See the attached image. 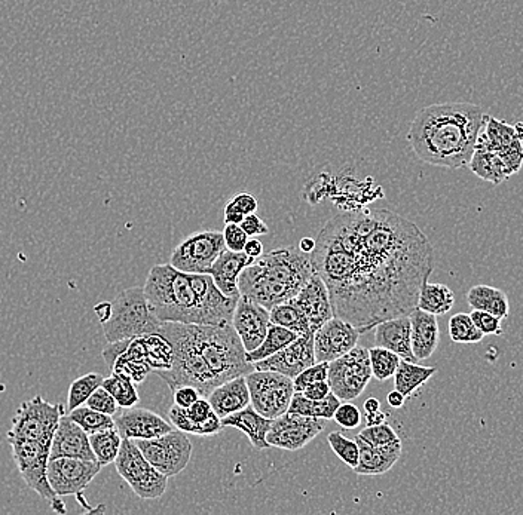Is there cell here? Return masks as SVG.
I'll return each mask as SVG.
<instances>
[{"mask_svg": "<svg viewBox=\"0 0 523 515\" xmlns=\"http://www.w3.org/2000/svg\"><path fill=\"white\" fill-rule=\"evenodd\" d=\"M360 449L358 464L354 472L358 475H382L388 472L402 456V442L391 446H373L355 438Z\"/></svg>", "mask_w": 523, "mask_h": 515, "instance_id": "cell-25", "label": "cell"}, {"mask_svg": "<svg viewBox=\"0 0 523 515\" xmlns=\"http://www.w3.org/2000/svg\"><path fill=\"white\" fill-rule=\"evenodd\" d=\"M246 380L250 404L259 415L274 420L287 413L294 395L293 378L272 370H253Z\"/></svg>", "mask_w": 523, "mask_h": 515, "instance_id": "cell-9", "label": "cell"}, {"mask_svg": "<svg viewBox=\"0 0 523 515\" xmlns=\"http://www.w3.org/2000/svg\"><path fill=\"white\" fill-rule=\"evenodd\" d=\"M437 373L436 367H424L412 361L400 360L399 367L394 373V389L403 394L404 397H412L418 389Z\"/></svg>", "mask_w": 523, "mask_h": 515, "instance_id": "cell-29", "label": "cell"}, {"mask_svg": "<svg viewBox=\"0 0 523 515\" xmlns=\"http://www.w3.org/2000/svg\"><path fill=\"white\" fill-rule=\"evenodd\" d=\"M302 395L309 398V400H324L329 397L332 394L331 385L327 380H322V382H316L303 389Z\"/></svg>", "mask_w": 523, "mask_h": 515, "instance_id": "cell-55", "label": "cell"}, {"mask_svg": "<svg viewBox=\"0 0 523 515\" xmlns=\"http://www.w3.org/2000/svg\"><path fill=\"white\" fill-rule=\"evenodd\" d=\"M269 319L272 324L281 325L285 329H289L298 336L309 333L312 332L308 323L307 315L303 314L301 306L298 305L296 299L283 301L280 305L274 306L269 310Z\"/></svg>", "mask_w": 523, "mask_h": 515, "instance_id": "cell-34", "label": "cell"}, {"mask_svg": "<svg viewBox=\"0 0 523 515\" xmlns=\"http://www.w3.org/2000/svg\"><path fill=\"white\" fill-rule=\"evenodd\" d=\"M468 168L483 182L492 183L496 186L509 178L507 169L496 152L474 151L468 162Z\"/></svg>", "mask_w": 523, "mask_h": 515, "instance_id": "cell-33", "label": "cell"}, {"mask_svg": "<svg viewBox=\"0 0 523 515\" xmlns=\"http://www.w3.org/2000/svg\"><path fill=\"white\" fill-rule=\"evenodd\" d=\"M57 457L96 461L90 444V435L74 420L70 419L69 415L61 416L60 424L51 441L50 459Z\"/></svg>", "mask_w": 523, "mask_h": 515, "instance_id": "cell-19", "label": "cell"}, {"mask_svg": "<svg viewBox=\"0 0 523 515\" xmlns=\"http://www.w3.org/2000/svg\"><path fill=\"white\" fill-rule=\"evenodd\" d=\"M386 402H388V404H390L393 409H400V407H403L404 402H406V397H404L403 394L399 393L397 389H394L393 393L388 394Z\"/></svg>", "mask_w": 523, "mask_h": 515, "instance_id": "cell-61", "label": "cell"}, {"mask_svg": "<svg viewBox=\"0 0 523 515\" xmlns=\"http://www.w3.org/2000/svg\"><path fill=\"white\" fill-rule=\"evenodd\" d=\"M115 425L121 437L129 440H149L175 429L171 422H167L164 417L156 415L155 411L136 407L124 409L120 417L115 419Z\"/></svg>", "mask_w": 523, "mask_h": 515, "instance_id": "cell-20", "label": "cell"}, {"mask_svg": "<svg viewBox=\"0 0 523 515\" xmlns=\"http://www.w3.org/2000/svg\"><path fill=\"white\" fill-rule=\"evenodd\" d=\"M314 246H316V239H312V238H302L299 242V250L307 253V254H311Z\"/></svg>", "mask_w": 523, "mask_h": 515, "instance_id": "cell-62", "label": "cell"}, {"mask_svg": "<svg viewBox=\"0 0 523 515\" xmlns=\"http://www.w3.org/2000/svg\"><path fill=\"white\" fill-rule=\"evenodd\" d=\"M312 275L311 255L299 250V246L277 248L263 253L241 272L239 294L271 310L298 296Z\"/></svg>", "mask_w": 523, "mask_h": 515, "instance_id": "cell-5", "label": "cell"}, {"mask_svg": "<svg viewBox=\"0 0 523 515\" xmlns=\"http://www.w3.org/2000/svg\"><path fill=\"white\" fill-rule=\"evenodd\" d=\"M309 255L335 316L360 334L417 309L419 290L434 269L428 238L390 210L336 215L320 230Z\"/></svg>", "mask_w": 523, "mask_h": 515, "instance_id": "cell-1", "label": "cell"}, {"mask_svg": "<svg viewBox=\"0 0 523 515\" xmlns=\"http://www.w3.org/2000/svg\"><path fill=\"white\" fill-rule=\"evenodd\" d=\"M243 219H244V215H241V213H238V211L235 210V208H232V207H230V204H226V207H225V224H228V223L239 224V223H241V222H243Z\"/></svg>", "mask_w": 523, "mask_h": 515, "instance_id": "cell-58", "label": "cell"}, {"mask_svg": "<svg viewBox=\"0 0 523 515\" xmlns=\"http://www.w3.org/2000/svg\"><path fill=\"white\" fill-rule=\"evenodd\" d=\"M69 417L74 420L81 428L91 435V433H100L105 429L115 428V419L113 416L105 415L100 411L92 410L90 407L79 406L78 409L69 411Z\"/></svg>", "mask_w": 523, "mask_h": 515, "instance_id": "cell-39", "label": "cell"}, {"mask_svg": "<svg viewBox=\"0 0 523 515\" xmlns=\"http://www.w3.org/2000/svg\"><path fill=\"white\" fill-rule=\"evenodd\" d=\"M449 336L452 342L464 343V345L482 342L485 339V334L476 327L470 314H464V312L455 314L449 319Z\"/></svg>", "mask_w": 523, "mask_h": 515, "instance_id": "cell-40", "label": "cell"}, {"mask_svg": "<svg viewBox=\"0 0 523 515\" xmlns=\"http://www.w3.org/2000/svg\"><path fill=\"white\" fill-rule=\"evenodd\" d=\"M363 407H364V411H366V413H372V411H378L381 409V402H379L378 398L371 397L364 402V406Z\"/></svg>", "mask_w": 523, "mask_h": 515, "instance_id": "cell-63", "label": "cell"}, {"mask_svg": "<svg viewBox=\"0 0 523 515\" xmlns=\"http://www.w3.org/2000/svg\"><path fill=\"white\" fill-rule=\"evenodd\" d=\"M115 468L140 499H160L166 493L168 477L147 462L134 440L122 438Z\"/></svg>", "mask_w": 523, "mask_h": 515, "instance_id": "cell-8", "label": "cell"}, {"mask_svg": "<svg viewBox=\"0 0 523 515\" xmlns=\"http://www.w3.org/2000/svg\"><path fill=\"white\" fill-rule=\"evenodd\" d=\"M8 441L24 483L35 490L42 499L50 502L52 510L59 514H65V503L60 496H57L48 481L51 446L32 441V440H23V438H8Z\"/></svg>", "mask_w": 523, "mask_h": 515, "instance_id": "cell-7", "label": "cell"}, {"mask_svg": "<svg viewBox=\"0 0 523 515\" xmlns=\"http://www.w3.org/2000/svg\"><path fill=\"white\" fill-rule=\"evenodd\" d=\"M465 299L472 309L487 310L501 319L507 318L509 315V299L500 288L489 287L483 284L474 285L468 290Z\"/></svg>", "mask_w": 523, "mask_h": 515, "instance_id": "cell-28", "label": "cell"}, {"mask_svg": "<svg viewBox=\"0 0 523 515\" xmlns=\"http://www.w3.org/2000/svg\"><path fill=\"white\" fill-rule=\"evenodd\" d=\"M253 261L254 259L248 257L244 251L235 253L226 248L215 261L208 274L212 275L213 281L225 296L238 299L241 296L238 290L239 275Z\"/></svg>", "mask_w": 523, "mask_h": 515, "instance_id": "cell-23", "label": "cell"}, {"mask_svg": "<svg viewBox=\"0 0 523 515\" xmlns=\"http://www.w3.org/2000/svg\"><path fill=\"white\" fill-rule=\"evenodd\" d=\"M327 373H329V363L312 364L293 378L294 393H302L303 389L312 383L327 380Z\"/></svg>", "mask_w": 523, "mask_h": 515, "instance_id": "cell-45", "label": "cell"}, {"mask_svg": "<svg viewBox=\"0 0 523 515\" xmlns=\"http://www.w3.org/2000/svg\"><path fill=\"white\" fill-rule=\"evenodd\" d=\"M239 226L246 230V233H247L250 238L262 237V235H267V233L269 232L267 223H265L256 213L246 215L243 222L239 223Z\"/></svg>", "mask_w": 523, "mask_h": 515, "instance_id": "cell-53", "label": "cell"}, {"mask_svg": "<svg viewBox=\"0 0 523 515\" xmlns=\"http://www.w3.org/2000/svg\"><path fill=\"white\" fill-rule=\"evenodd\" d=\"M223 239H225V246L228 250L235 251V253H241L244 251L246 242L248 241V235L246 233L239 224L228 223L223 229Z\"/></svg>", "mask_w": 523, "mask_h": 515, "instance_id": "cell-51", "label": "cell"}, {"mask_svg": "<svg viewBox=\"0 0 523 515\" xmlns=\"http://www.w3.org/2000/svg\"><path fill=\"white\" fill-rule=\"evenodd\" d=\"M470 316L473 319L476 327L485 334V338L487 336H501L503 334V327H501V321L503 319L498 318L496 315L489 314L487 310L473 309Z\"/></svg>", "mask_w": 523, "mask_h": 515, "instance_id": "cell-48", "label": "cell"}, {"mask_svg": "<svg viewBox=\"0 0 523 515\" xmlns=\"http://www.w3.org/2000/svg\"><path fill=\"white\" fill-rule=\"evenodd\" d=\"M298 339V334L293 333L292 330L285 329L281 325L269 324L267 336L263 339V342L253 349V351L246 352V360L250 364H254L257 361L265 360L268 356L274 355L277 352L281 351L283 347H287L290 343Z\"/></svg>", "mask_w": 523, "mask_h": 515, "instance_id": "cell-35", "label": "cell"}, {"mask_svg": "<svg viewBox=\"0 0 523 515\" xmlns=\"http://www.w3.org/2000/svg\"><path fill=\"white\" fill-rule=\"evenodd\" d=\"M189 417L195 425V435H201L202 437V424L206 422L210 416H212L213 407L207 398L201 397L197 402H193L192 406L186 409Z\"/></svg>", "mask_w": 523, "mask_h": 515, "instance_id": "cell-50", "label": "cell"}, {"mask_svg": "<svg viewBox=\"0 0 523 515\" xmlns=\"http://www.w3.org/2000/svg\"><path fill=\"white\" fill-rule=\"evenodd\" d=\"M371 378L372 367L366 347H353L348 354L329 363L327 382L340 402H353L360 397Z\"/></svg>", "mask_w": 523, "mask_h": 515, "instance_id": "cell-11", "label": "cell"}, {"mask_svg": "<svg viewBox=\"0 0 523 515\" xmlns=\"http://www.w3.org/2000/svg\"><path fill=\"white\" fill-rule=\"evenodd\" d=\"M230 324L241 339L246 352L253 351L267 336L271 324L269 310L248 297L239 296Z\"/></svg>", "mask_w": 523, "mask_h": 515, "instance_id": "cell-18", "label": "cell"}, {"mask_svg": "<svg viewBox=\"0 0 523 515\" xmlns=\"http://www.w3.org/2000/svg\"><path fill=\"white\" fill-rule=\"evenodd\" d=\"M244 253L252 259H257V257L263 254V244L257 238H252V239L248 238V241L246 242V246H244Z\"/></svg>", "mask_w": 523, "mask_h": 515, "instance_id": "cell-57", "label": "cell"}, {"mask_svg": "<svg viewBox=\"0 0 523 515\" xmlns=\"http://www.w3.org/2000/svg\"><path fill=\"white\" fill-rule=\"evenodd\" d=\"M111 301H101V303H98V305L94 308L97 316H98V321H100V324L103 321H106V319L109 318V315H111Z\"/></svg>", "mask_w": 523, "mask_h": 515, "instance_id": "cell-59", "label": "cell"}, {"mask_svg": "<svg viewBox=\"0 0 523 515\" xmlns=\"http://www.w3.org/2000/svg\"><path fill=\"white\" fill-rule=\"evenodd\" d=\"M294 299L303 314L307 315L312 332L320 329L324 323L335 316L326 284L323 283V279L316 272Z\"/></svg>", "mask_w": 523, "mask_h": 515, "instance_id": "cell-21", "label": "cell"}, {"mask_svg": "<svg viewBox=\"0 0 523 515\" xmlns=\"http://www.w3.org/2000/svg\"><path fill=\"white\" fill-rule=\"evenodd\" d=\"M455 305V294L445 284L425 283L419 290L418 309L425 310L428 314L445 315Z\"/></svg>", "mask_w": 523, "mask_h": 515, "instance_id": "cell-32", "label": "cell"}, {"mask_svg": "<svg viewBox=\"0 0 523 515\" xmlns=\"http://www.w3.org/2000/svg\"><path fill=\"white\" fill-rule=\"evenodd\" d=\"M129 342H131V340H120V342L109 343V347H105V351H103V358H105V361H106V364L109 365V367H112L113 363H115L116 358L127 349Z\"/></svg>", "mask_w": 523, "mask_h": 515, "instance_id": "cell-56", "label": "cell"}, {"mask_svg": "<svg viewBox=\"0 0 523 515\" xmlns=\"http://www.w3.org/2000/svg\"><path fill=\"white\" fill-rule=\"evenodd\" d=\"M340 400L332 393L324 400H309L301 393H294L292 402L289 406V413L296 415L311 416V417H320V419H333L336 409L340 407Z\"/></svg>", "mask_w": 523, "mask_h": 515, "instance_id": "cell-36", "label": "cell"}, {"mask_svg": "<svg viewBox=\"0 0 523 515\" xmlns=\"http://www.w3.org/2000/svg\"><path fill=\"white\" fill-rule=\"evenodd\" d=\"M143 292L156 318L182 324H230L239 299L225 296L212 275L186 274L170 263L152 268Z\"/></svg>", "mask_w": 523, "mask_h": 515, "instance_id": "cell-3", "label": "cell"}, {"mask_svg": "<svg viewBox=\"0 0 523 515\" xmlns=\"http://www.w3.org/2000/svg\"><path fill=\"white\" fill-rule=\"evenodd\" d=\"M111 303V315L101 323L103 333L109 343L158 333L162 325V321L156 318L149 308L143 287L124 290Z\"/></svg>", "mask_w": 523, "mask_h": 515, "instance_id": "cell-6", "label": "cell"}, {"mask_svg": "<svg viewBox=\"0 0 523 515\" xmlns=\"http://www.w3.org/2000/svg\"><path fill=\"white\" fill-rule=\"evenodd\" d=\"M386 415L381 410L372 411V413H366V426H375V425H381L386 422Z\"/></svg>", "mask_w": 523, "mask_h": 515, "instance_id": "cell-60", "label": "cell"}, {"mask_svg": "<svg viewBox=\"0 0 523 515\" xmlns=\"http://www.w3.org/2000/svg\"><path fill=\"white\" fill-rule=\"evenodd\" d=\"M90 444H91L96 461L101 466L111 465V464H115L116 456L120 453L122 437H121L120 431L115 426V428L105 429L100 433H91L90 435Z\"/></svg>", "mask_w": 523, "mask_h": 515, "instance_id": "cell-37", "label": "cell"}, {"mask_svg": "<svg viewBox=\"0 0 523 515\" xmlns=\"http://www.w3.org/2000/svg\"><path fill=\"white\" fill-rule=\"evenodd\" d=\"M101 468L97 461L57 457L48 462V481L57 496L79 495L96 479Z\"/></svg>", "mask_w": 523, "mask_h": 515, "instance_id": "cell-15", "label": "cell"}, {"mask_svg": "<svg viewBox=\"0 0 523 515\" xmlns=\"http://www.w3.org/2000/svg\"><path fill=\"white\" fill-rule=\"evenodd\" d=\"M513 128L514 133H516V137H518L520 142H523V122L514 123Z\"/></svg>", "mask_w": 523, "mask_h": 515, "instance_id": "cell-64", "label": "cell"}, {"mask_svg": "<svg viewBox=\"0 0 523 515\" xmlns=\"http://www.w3.org/2000/svg\"><path fill=\"white\" fill-rule=\"evenodd\" d=\"M360 332L348 321L333 316L314 332V352L317 363H331L357 347Z\"/></svg>", "mask_w": 523, "mask_h": 515, "instance_id": "cell-16", "label": "cell"}, {"mask_svg": "<svg viewBox=\"0 0 523 515\" xmlns=\"http://www.w3.org/2000/svg\"><path fill=\"white\" fill-rule=\"evenodd\" d=\"M101 386L106 388L113 395L118 406L122 407V409L136 407L140 402V395H138L136 383L125 374L112 373L109 378H103Z\"/></svg>", "mask_w": 523, "mask_h": 515, "instance_id": "cell-38", "label": "cell"}, {"mask_svg": "<svg viewBox=\"0 0 523 515\" xmlns=\"http://www.w3.org/2000/svg\"><path fill=\"white\" fill-rule=\"evenodd\" d=\"M143 456L155 470L168 479L179 475L192 457V444L183 431L173 429L170 433L149 440H134Z\"/></svg>", "mask_w": 523, "mask_h": 515, "instance_id": "cell-12", "label": "cell"}, {"mask_svg": "<svg viewBox=\"0 0 523 515\" xmlns=\"http://www.w3.org/2000/svg\"><path fill=\"white\" fill-rule=\"evenodd\" d=\"M142 342L144 360L156 374L167 371L173 365V347L161 333H149L138 336Z\"/></svg>", "mask_w": 523, "mask_h": 515, "instance_id": "cell-31", "label": "cell"}, {"mask_svg": "<svg viewBox=\"0 0 523 515\" xmlns=\"http://www.w3.org/2000/svg\"><path fill=\"white\" fill-rule=\"evenodd\" d=\"M333 420L336 424L340 425L345 429H355L362 424V411L358 407L354 406L351 402H340V407L336 409Z\"/></svg>", "mask_w": 523, "mask_h": 515, "instance_id": "cell-49", "label": "cell"}, {"mask_svg": "<svg viewBox=\"0 0 523 515\" xmlns=\"http://www.w3.org/2000/svg\"><path fill=\"white\" fill-rule=\"evenodd\" d=\"M63 409L61 404L45 402L41 395L21 402L12 417L8 438H23L51 446L61 416L65 415Z\"/></svg>", "mask_w": 523, "mask_h": 515, "instance_id": "cell-10", "label": "cell"}, {"mask_svg": "<svg viewBox=\"0 0 523 515\" xmlns=\"http://www.w3.org/2000/svg\"><path fill=\"white\" fill-rule=\"evenodd\" d=\"M412 325L409 315L381 321L375 327L377 347L394 352L402 360L417 361L412 351Z\"/></svg>", "mask_w": 523, "mask_h": 515, "instance_id": "cell-22", "label": "cell"}, {"mask_svg": "<svg viewBox=\"0 0 523 515\" xmlns=\"http://www.w3.org/2000/svg\"><path fill=\"white\" fill-rule=\"evenodd\" d=\"M207 400L221 419L232 415L235 411L243 410L250 406V391H248L246 376H238L222 383L221 386L213 389V393L207 397Z\"/></svg>", "mask_w": 523, "mask_h": 515, "instance_id": "cell-26", "label": "cell"}, {"mask_svg": "<svg viewBox=\"0 0 523 515\" xmlns=\"http://www.w3.org/2000/svg\"><path fill=\"white\" fill-rule=\"evenodd\" d=\"M316 352H314V332L298 336L296 340L283 347L274 355L265 360L257 361L253 364L254 370H272L277 373L285 374L287 378H294L303 370L316 364Z\"/></svg>", "mask_w": 523, "mask_h": 515, "instance_id": "cell-17", "label": "cell"}, {"mask_svg": "<svg viewBox=\"0 0 523 515\" xmlns=\"http://www.w3.org/2000/svg\"><path fill=\"white\" fill-rule=\"evenodd\" d=\"M173 393H175L176 406L183 407V409H189L193 402L201 398L197 389L192 388V386H180V388L175 389Z\"/></svg>", "mask_w": 523, "mask_h": 515, "instance_id": "cell-54", "label": "cell"}, {"mask_svg": "<svg viewBox=\"0 0 523 515\" xmlns=\"http://www.w3.org/2000/svg\"><path fill=\"white\" fill-rule=\"evenodd\" d=\"M519 140L514 133V128L504 121L488 114L487 123L480 129L474 151L500 152L510 143Z\"/></svg>", "mask_w": 523, "mask_h": 515, "instance_id": "cell-30", "label": "cell"}, {"mask_svg": "<svg viewBox=\"0 0 523 515\" xmlns=\"http://www.w3.org/2000/svg\"><path fill=\"white\" fill-rule=\"evenodd\" d=\"M271 424L272 420L259 415L253 409L252 404L243 410L235 411L232 415L222 417L223 428L230 426V428L239 429L241 433L247 435L250 444L257 450H265L271 447L267 441V433L271 428Z\"/></svg>", "mask_w": 523, "mask_h": 515, "instance_id": "cell-27", "label": "cell"}, {"mask_svg": "<svg viewBox=\"0 0 523 515\" xmlns=\"http://www.w3.org/2000/svg\"><path fill=\"white\" fill-rule=\"evenodd\" d=\"M85 406L90 407L92 410L100 411V413L109 416H115L116 411L120 409L113 395L103 386L97 388L91 394V397L88 398Z\"/></svg>", "mask_w": 523, "mask_h": 515, "instance_id": "cell-46", "label": "cell"}, {"mask_svg": "<svg viewBox=\"0 0 523 515\" xmlns=\"http://www.w3.org/2000/svg\"><path fill=\"white\" fill-rule=\"evenodd\" d=\"M369 358H371L372 376L378 378L379 382H386L388 378H393L395 370L399 367L400 360H402L394 352L388 351L386 347H381L369 349Z\"/></svg>", "mask_w": 523, "mask_h": 515, "instance_id": "cell-42", "label": "cell"}, {"mask_svg": "<svg viewBox=\"0 0 523 515\" xmlns=\"http://www.w3.org/2000/svg\"><path fill=\"white\" fill-rule=\"evenodd\" d=\"M488 114L467 101L439 103L418 112L408 142L418 160L441 168L468 167Z\"/></svg>", "mask_w": 523, "mask_h": 515, "instance_id": "cell-4", "label": "cell"}, {"mask_svg": "<svg viewBox=\"0 0 523 515\" xmlns=\"http://www.w3.org/2000/svg\"><path fill=\"white\" fill-rule=\"evenodd\" d=\"M158 333L173 347L171 369L158 373L171 391L192 386L207 398L222 383L254 370L232 324L162 323Z\"/></svg>", "mask_w": 523, "mask_h": 515, "instance_id": "cell-2", "label": "cell"}, {"mask_svg": "<svg viewBox=\"0 0 523 515\" xmlns=\"http://www.w3.org/2000/svg\"><path fill=\"white\" fill-rule=\"evenodd\" d=\"M412 325V351L417 361L428 360L436 352L441 342V330L436 315L425 310L413 309L409 314Z\"/></svg>", "mask_w": 523, "mask_h": 515, "instance_id": "cell-24", "label": "cell"}, {"mask_svg": "<svg viewBox=\"0 0 523 515\" xmlns=\"http://www.w3.org/2000/svg\"><path fill=\"white\" fill-rule=\"evenodd\" d=\"M327 441L331 444L332 450L335 452L336 456L340 457L345 465H348L351 470L357 466L360 449H358L355 440H349L345 437L344 433L335 431V433H329Z\"/></svg>", "mask_w": 523, "mask_h": 515, "instance_id": "cell-43", "label": "cell"}, {"mask_svg": "<svg viewBox=\"0 0 523 515\" xmlns=\"http://www.w3.org/2000/svg\"><path fill=\"white\" fill-rule=\"evenodd\" d=\"M103 376L98 373H88L82 378H78L70 383L69 394H67V409L74 410L79 406H83L88 398L97 388H100L103 383Z\"/></svg>", "mask_w": 523, "mask_h": 515, "instance_id": "cell-41", "label": "cell"}, {"mask_svg": "<svg viewBox=\"0 0 523 515\" xmlns=\"http://www.w3.org/2000/svg\"><path fill=\"white\" fill-rule=\"evenodd\" d=\"M228 204L238 213H241L244 217L257 211V199L253 197L252 193H247V191L237 193Z\"/></svg>", "mask_w": 523, "mask_h": 515, "instance_id": "cell-52", "label": "cell"}, {"mask_svg": "<svg viewBox=\"0 0 523 515\" xmlns=\"http://www.w3.org/2000/svg\"><path fill=\"white\" fill-rule=\"evenodd\" d=\"M327 419L311 416L285 413L272 420L271 428L267 433L268 444L287 452H298L309 444L326 428Z\"/></svg>", "mask_w": 523, "mask_h": 515, "instance_id": "cell-14", "label": "cell"}, {"mask_svg": "<svg viewBox=\"0 0 523 515\" xmlns=\"http://www.w3.org/2000/svg\"><path fill=\"white\" fill-rule=\"evenodd\" d=\"M226 250L223 233L201 230L192 233L176 246L170 265L186 274H208L217 257Z\"/></svg>", "mask_w": 523, "mask_h": 515, "instance_id": "cell-13", "label": "cell"}, {"mask_svg": "<svg viewBox=\"0 0 523 515\" xmlns=\"http://www.w3.org/2000/svg\"><path fill=\"white\" fill-rule=\"evenodd\" d=\"M496 153H498L501 160H503L509 177L522 168L523 142H520V140H514L513 143H510L509 146H505L504 149H501Z\"/></svg>", "mask_w": 523, "mask_h": 515, "instance_id": "cell-47", "label": "cell"}, {"mask_svg": "<svg viewBox=\"0 0 523 515\" xmlns=\"http://www.w3.org/2000/svg\"><path fill=\"white\" fill-rule=\"evenodd\" d=\"M357 440L369 442L373 446H391V444H400L399 433L391 428L390 425L384 424L375 425V426H366L362 433H357Z\"/></svg>", "mask_w": 523, "mask_h": 515, "instance_id": "cell-44", "label": "cell"}]
</instances>
